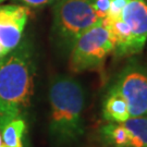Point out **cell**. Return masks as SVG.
Wrapping results in <instances>:
<instances>
[{"label": "cell", "mask_w": 147, "mask_h": 147, "mask_svg": "<svg viewBox=\"0 0 147 147\" xmlns=\"http://www.w3.org/2000/svg\"><path fill=\"white\" fill-rule=\"evenodd\" d=\"M49 137L53 145L70 146L85 133L84 113L86 94L83 85L69 75L53 78L49 86Z\"/></svg>", "instance_id": "1"}, {"label": "cell", "mask_w": 147, "mask_h": 147, "mask_svg": "<svg viewBox=\"0 0 147 147\" xmlns=\"http://www.w3.org/2000/svg\"><path fill=\"white\" fill-rule=\"evenodd\" d=\"M35 59L30 42L0 58V120L21 117L34 89Z\"/></svg>", "instance_id": "2"}, {"label": "cell", "mask_w": 147, "mask_h": 147, "mask_svg": "<svg viewBox=\"0 0 147 147\" xmlns=\"http://www.w3.org/2000/svg\"><path fill=\"white\" fill-rule=\"evenodd\" d=\"M94 0H57L53 5L51 34L56 47L69 53L75 40L100 21L93 8Z\"/></svg>", "instance_id": "3"}, {"label": "cell", "mask_w": 147, "mask_h": 147, "mask_svg": "<svg viewBox=\"0 0 147 147\" xmlns=\"http://www.w3.org/2000/svg\"><path fill=\"white\" fill-rule=\"evenodd\" d=\"M113 51V42L106 23L99 21L75 40L69 53V65L74 73L102 72L106 59Z\"/></svg>", "instance_id": "4"}, {"label": "cell", "mask_w": 147, "mask_h": 147, "mask_svg": "<svg viewBox=\"0 0 147 147\" xmlns=\"http://www.w3.org/2000/svg\"><path fill=\"white\" fill-rule=\"evenodd\" d=\"M127 102L131 118L147 116V68L132 60L122 68L109 85Z\"/></svg>", "instance_id": "5"}, {"label": "cell", "mask_w": 147, "mask_h": 147, "mask_svg": "<svg viewBox=\"0 0 147 147\" xmlns=\"http://www.w3.org/2000/svg\"><path fill=\"white\" fill-rule=\"evenodd\" d=\"M28 16L30 8L25 5H0V58L20 45Z\"/></svg>", "instance_id": "6"}, {"label": "cell", "mask_w": 147, "mask_h": 147, "mask_svg": "<svg viewBox=\"0 0 147 147\" xmlns=\"http://www.w3.org/2000/svg\"><path fill=\"white\" fill-rule=\"evenodd\" d=\"M121 19L131 31L133 56L141 53L147 42V0H131L122 11Z\"/></svg>", "instance_id": "7"}, {"label": "cell", "mask_w": 147, "mask_h": 147, "mask_svg": "<svg viewBox=\"0 0 147 147\" xmlns=\"http://www.w3.org/2000/svg\"><path fill=\"white\" fill-rule=\"evenodd\" d=\"M104 22L109 30L113 42V57L123 58L133 56L132 35L127 23L123 21L121 16L117 19H105Z\"/></svg>", "instance_id": "8"}, {"label": "cell", "mask_w": 147, "mask_h": 147, "mask_svg": "<svg viewBox=\"0 0 147 147\" xmlns=\"http://www.w3.org/2000/svg\"><path fill=\"white\" fill-rule=\"evenodd\" d=\"M101 113L104 120L107 122L121 123L131 118L126 100L118 90L112 88L111 86H109L106 90L102 100Z\"/></svg>", "instance_id": "9"}, {"label": "cell", "mask_w": 147, "mask_h": 147, "mask_svg": "<svg viewBox=\"0 0 147 147\" xmlns=\"http://www.w3.org/2000/svg\"><path fill=\"white\" fill-rule=\"evenodd\" d=\"M25 131L26 122L22 116L0 120V134L3 147H23Z\"/></svg>", "instance_id": "10"}, {"label": "cell", "mask_w": 147, "mask_h": 147, "mask_svg": "<svg viewBox=\"0 0 147 147\" xmlns=\"http://www.w3.org/2000/svg\"><path fill=\"white\" fill-rule=\"evenodd\" d=\"M98 138L106 147H129V134L122 123L107 122L98 131Z\"/></svg>", "instance_id": "11"}, {"label": "cell", "mask_w": 147, "mask_h": 147, "mask_svg": "<svg viewBox=\"0 0 147 147\" xmlns=\"http://www.w3.org/2000/svg\"><path fill=\"white\" fill-rule=\"evenodd\" d=\"M121 123L129 134V147L147 146V116L130 118Z\"/></svg>", "instance_id": "12"}, {"label": "cell", "mask_w": 147, "mask_h": 147, "mask_svg": "<svg viewBox=\"0 0 147 147\" xmlns=\"http://www.w3.org/2000/svg\"><path fill=\"white\" fill-rule=\"evenodd\" d=\"M131 0H111L109 12L106 19H117L120 18L122 14V11L124 10L127 3Z\"/></svg>", "instance_id": "13"}, {"label": "cell", "mask_w": 147, "mask_h": 147, "mask_svg": "<svg viewBox=\"0 0 147 147\" xmlns=\"http://www.w3.org/2000/svg\"><path fill=\"white\" fill-rule=\"evenodd\" d=\"M110 2L111 0H94L93 1V8H94L95 13L100 21L105 20L108 16Z\"/></svg>", "instance_id": "14"}, {"label": "cell", "mask_w": 147, "mask_h": 147, "mask_svg": "<svg viewBox=\"0 0 147 147\" xmlns=\"http://www.w3.org/2000/svg\"><path fill=\"white\" fill-rule=\"evenodd\" d=\"M19 2L21 5H25L27 8H42L48 5H51L57 0H13Z\"/></svg>", "instance_id": "15"}, {"label": "cell", "mask_w": 147, "mask_h": 147, "mask_svg": "<svg viewBox=\"0 0 147 147\" xmlns=\"http://www.w3.org/2000/svg\"><path fill=\"white\" fill-rule=\"evenodd\" d=\"M0 147H3V142H2V138H1V134H0Z\"/></svg>", "instance_id": "16"}, {"label": "cell", "mask_w": 147, "mask_h": 147, "mask_svg": "<svg viewBox=\"0 0 147 147\" xmlns=\"http://www.w3.org/2000/svg\"><path fill=\"white\" fill-rule=\"evenodd\" d=\"M3 1H5V0H0V3H2V2H3Z\"/></svg>", "instance_id": "17"}, {"label": "cell", "mask_w": 147, "mask_h": 147, "mask_svg": "<svg viewBox=\"0 0 147 147\" xmlns=\"http://www.w3.org/2000/svg\"><path fill=\"white\" fill-rule=\"evenodd\" d=\"M146 147H147V146H146Z\"/></svg>", "instance_id": "18"}]
</instances>
